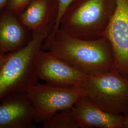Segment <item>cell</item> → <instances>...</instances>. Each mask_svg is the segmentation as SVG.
Wrapping results in <instances>:
<instances>
[{"label": "cell", "instance_id": "cell-4", "mask_svg": "<svg viewBox=\"0 0 128 128\" xmlns=\"http://www.w3.org/2000/svg\"><path fill=\"white\" fill-rule=\"evenodd\" d=\"M80 87L84 96L102 110L114 114L128 112V78L114 68L90 76Z\"/></svg>", "mask_w": 128, "mask_h": 128}, {"label": "cell", "instance_id": "cell-5", "mask_svg": "<svg viewBox=\"0 0 128 128\" xmlns=\"http://www.w3.org/2000/svg\"><path fill=\"white\" fill-rule=\"evenodd\" d=\"M27 94L35 110V122L43 123L57 112L73 107L84 92L79 87H64L37 82Z\"/></svg>", "mask_w": 128, "mask_h": 128}, {"label": "cell", "instance_id": "cell-10", "mask_svg": "<svg viewBox=\"0 0 128 128\" xmlns=\"http://www.w3.org/2000/svg\"><path fill=\"white\" fill-rule=\"evenodd\" d=\"M58 14V0H33L18 15L30 32L54 27Z\"/></svg>", "mask_w": 128, "mask_h": 128}, {"label": "cell", "instance_id": "cell-13", "mask_svg": "<svg viewBox=\"0 0 128 128\" xmlns=\"http://www.w3.org/2000/svg\"><path fill=\"white\" fill-rule=\"evenodd\" d=\"M74 0H58V14L57 18L56 20L54 27L50 33L46 37L43 43L42 49L46 50L51 41L54 37L55 34L58 30L60 27V22L64 12L68 7L73 2Z\"/></svg>", "mask_w": 128, "mask_h": 128}, {"label": "cell", "instance_id": "cell-12", "mask_svg": "<svg viewBox=\"0 0 128 128\" xmlns=\"http://www.w3.org/2000/svg\"><path fill=\"white\" fill-rule=\"evenodd\" d=\"M43 128H81L74 113L73 107L62 110L43 123Z\"/></svg>", "mask_w": 128, "mask_h": 128}, {"label": "cell", "instance_id": "cell-9", "mask_svg": "<svg viewBox=\"0 0 128 128\" xmlns=\"http://www.w3.org/2000/svg\"><path fill=\"white\" fill-rule=\"evenodd\" d=\"M74 113L82 128H123L125 115L107 112L82 96L73 107Z\"/></svg>", "mask_w": 128, "mask_h": 128}, {"label": "cell", "instance_id": "cell-3", "mask_svg": "<svg viewBox=\"0 0 128 128\" xmlns=\"http://www.w3.org/2000/svg\"><path fill=\"white\" fill-rule=\"evenodd\" d=\"M116 6V0H74L63 15L58 29L82 40L106 37Z\"/></svg>", "mask_w": 128, "mask_h": 128}, {"label": "cell", "instance_id": "cell-15", "mask_svg": "<svg viewBox=\"0 0 128 128\" xmlns=\"http://www.w3.org/2000/svg\"><path fill=\"white\" fill-rule=\"evenodd\" d=\"M9 53L5 54L0 51V69L3 65V64H4L6 60L7 59Z\"/></svg>", "mask_w": 128, "mask_h": 128}, {"label": "cell", "instance_id": "cell-1", "mask_svg": "<svg viewBox=\"0 0 128 128\" xmlns=\"http://www.w3.org/2000/svg\"><path fill=\"white\" fill-rule=\"evenodd\" d=\"M46 50L90 76L114 68L112 48L106 37L82 40L70 36L58 29Z\"/></svg>", "mask_w": 128, "mask_h": 128}, {"label": "cell", "instance_id": "cell-8", "mask_svg": "<svg viewBox=\"0 0 128 128\" xmlns=\"http://www.w3.org/2000/svg\"><path fill=\"white\" fill-rule=\"evenodd\" d=\"M35 110L26 92L10 94L0 101V128H33Z\"/></svg>", "mask_w": 128, "mask_h": 128}, {"label": "cell", "instance_id": "cell-7", "mask_svg": "<svg viewBox=\"0 0 128 128\" xmlns=\"http://www.w3.org/2000/svg\"><path fill=\"white\" fill-rule=\"evenodd\" d=\"M116 2L106 37L112 46L114 68L128 78V0H116Z\"/></svg>", "mask_w": 128, "mask_h": 128}, {"label": "cell", "instance_id": "cell-6", "mask_svg": "<svg viewBox=\"0 0 128 128\" xmlns=\"http://www.w3.org/2000/svg\"><path fill=\"white\" fill-rule=\"evenodd\" d=\"M36 67L39 79L56 86L79 87L90 76L74 68L50 51L42 49L37 56Z\"/></svg>", "mask_w": 128, "mask_h": 128}, {"label": "cell", "instance_id": "cell-11", "mask_svg": "<svg viewBox=\"0 0 128 128\" xmlns=\"http://www.w3.org/2000/svg\"><path fill=\"white\" fill-rule=\"evenodd\" d=\"M32 32L21 23L17 15L4 11L0 14V51L8 54L25 46Z\"/></svg>", "mask_w": 128, "mask_h": 128}, {"label": "cell", "instance_id": "cell-2", "mask_svg": "<svg viewBox=\"0 0 128 128\" xmlns=\"http://www.w3.org/2000/svg\"><path fill=\"white\" fill-rule=\"evenodd\" d=\"M52 28L48 27L32 32L25 46L9 53L0 69V101L11 94L27 92L38 82L37 56Z\"/></svg>", "mask_w": 128, "mask_h": 128}, {"label": "cell", "instance_id": "cell-16", "mask_svg": "<svg viewBox=\"0 0 128 128\" xmlns=\"http://www.w3.org/2000/svg\"><path fill=\"white\" fill-rule=\"evenodd\" d=\"M8 0H0V14L4 11Z\"/></svg>", "mask_w": 128, "mask_h": 128}, {"label": "cell", "instance_id": "cell-17", "mask_svg": "<svg viewBox=\"0 0 128 128\" xmlns=\"http://www.w3.org/2000/svg\"><path fill=\"white\" fill-rule=\"evenodd\" d=\"M124 115H125V121H124L123 128H128V112Z\"/></svg>", "mask_w": 128, "mask_h": 128}, {"label": "cell", "instance_id": "cell-14", "mask_svg": "<svg viewBox=\"0 0 128 128\" xmlns=\"http://www.w3.org/2000/svg\"><path fill=\"white\" fill-rule=\"evenodd\" d=\"M33 0H8L5 12L18 15Z\"/></svg>", "mask_w": 128, "mask_h": 128}]
</instances>
